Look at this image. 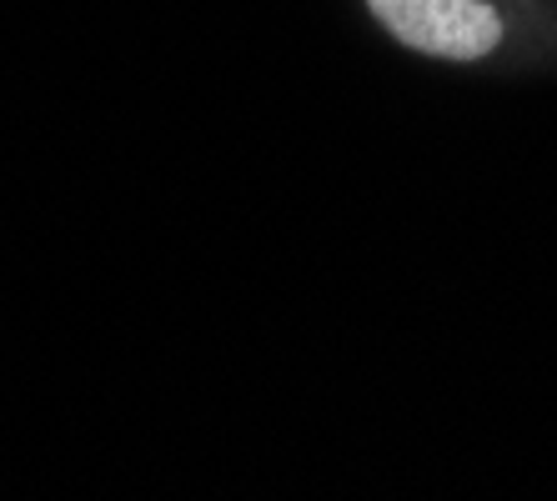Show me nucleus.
I'll list each match as a JSON object with an SVG mask.
<instances>
[{"mask_svg":"<svg viewBox=\"0 0 557 501\" xmlns=\"http://www.w3.org/2000/svg\"><path fill=\"white\" fill-rule=\"evenodd\" d=\"M392 40L428 61H487L503 46V15L487 0H367Z\"/></svg>","mask_w":557,"mask_h":501,"instance_id":"obj_1","label":"nucleus"}]
</instances>
